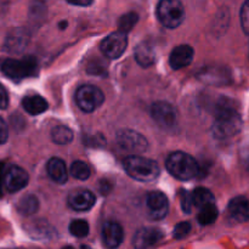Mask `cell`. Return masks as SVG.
<instances>
[{"instance_id": "obj_1", "label": "cell", "mask_w": 249, "mask_h": 249, "mask_svg": "<svg viewBox=\"0 0 249 249\" xmlns=\"http://www.w3.org/2000/svg\"><path fill=\"white\" fill-rule=\"evenodd\" d=\"M242 128V118L237 107L231 101H225L218 105L215 119L213 123L214 136L218 139H229L240 133Z\"/></svg>"}, {"instance_id": "obj_2", "label": "cell", "mask_w": 249, "mask_h": 249, "mask_svg": "<svg viewBox=\"0 0 249 249\" xmlns=\"http://www.w3.org/2000/svg\"><path fill=\"white\" fill-rule=\"evenodd\" d=\"M124 168L129 177L141 182H150L160 177V165L150 158L129 156L124 160Z\"/></svg>"}, {"instance_id": "obj_3", "label": "cell", "mask_w": 249, "mask_h": 249, "mask_svg": "<svg viewBox=\"0 0 249 249\" xmlns=\"http://www.w3.org/2000/svg\"><path fill=\"white\" fill-rule=\"evenodd\" d=\"M167 169L173 177L177 179L186 181L197 177L199 173V167L197 160L189 153L173 152L167 160Z\"/></svg>"}, {"instance_id": "obj_4", "label": "cell", "mask_w": 249, "mask_h": 249, "mask_svg": "<svg viewBox=\"0 0 249 249\" xmlns=\"http://www.w3.org/2000/svg\"><path fill=\"white\" fill-rule=\"evenodd\" d=\"M0 70L12 80H22L38 73V61L33 56H26L21 60L5 58L0 62Z\"/></svg>"}, {"instance_id": "obj_5", "label": "cell", "mask_w": 249, "mask_h": 249, "mask_svg": "<svg viewBox=\"0 0 249 249\" xmlns=\"http://www.w3.org/2000/svg\"><path fill=\"white\" fill-rule=\"evenodd\" d=\"M157 17L167 28H177L185 18L184 5L180 0H160L157 6Z\"/></svg>"}, {"instance_id": "obj_6", "label": "cell", "mask_w": 249, "mask_h": 249, "mask_svg": "<svg viewBox=\"0 0 249 249\" xmlns=\"http://www.w3.org/2000/svg\"><path fill=\"white\" fill-rule=\"evenodd\" d=\"M104 92L95 85L85 84L78 88L75 92V101L82 111L90 113L99 108L104 102Z\"/></svg>"}, {"instance_id": "obj_7", "label": "cell", "mask_w": 249, "mask_h": 249, "mask_svg": "<svg viewBox=\"0 0 249 249\" xmlns=\"http://www.w3.org/2000/svg\"><path fill=\"white\" fill-rule=\"evenodd\" d=\"M128 45V38H126L125 32L118 31L116 33H112L104 39L101 43L102 53L108 58H118L123 55Z\"/></svg>"}, {"instance_id": "obj_8", "label": "cell", "mask_w": 249, "mask_h": 249, "mask_svg": "<svg viewBox=\"0 0 249 249\" xmlns=\"http://www.w3.org/2000/svg\"><path fill=\"white\" fill-rule=\"evenodd\" d=\"M29 177L23 168L18 165H9L2 175V185L11 194L19 191L28 184Z\"/></svg>"}, {"instance_id": "obj_9", "label": "cell", "mask_w": 249, "mask_h": 249, "mask_svg": "<svg viewBox=\"0 0 249 249\" xmlns=\"http://www.w3.org/2000/svg\"><path fill=\"white\" fill-rule=\"evenodd\" d=\"M146 208L151 219L160 220L167 216L169 211V202L164 194L160 191H152L146 197Z\"/></svg>"}, {"instance_id": "obj_10", "label": "cell", "mask_w": 249, "mask_h": 249, "mask_svg": "<svg viewBox=\"0 0 249 249\" xmlns=\"http://www.w3.org/2000/svg\"><path fill=\"white\" fill-rule=\"evenodd\" d=\"M151 114L156 123L162 128H172L177 124L178 113L177 109L168 102H156L151 108Z\"/></svg>"}, {"instance_id": "obj_11", "label": "cell", "mask_w": 249, "mask_h": 249, "mask_svg": "<svg viewBox=\"0 0 249 249\" xmlns=\"http://www.w3.org/2000/svg\"><path fill=\"white\" fill-rule=\"evenodd\" d=\"M117 143L123 150L131 151V152H142L147 148L148 143L145 136L134 130H121L117 134Z\"/></svg>"}, {"instance_id": "obj_12", "label": "cell", "mask_w": 249, "mask_h": 249, "mask_svg": "<svg viewBox=\"0 0 249 249\" xmlns=\"http://www.w3.org/2000/svg\"><path fill=\"white\" fill-rule=\"evenodd\" d=\"M68 206L77 212H87L95 204V196L91 191L84 189L73 190L68 195Z\"/></svg>"}, {"instance_id": "obj_13", "label": "cell", "mask_w": 249, "mask_h": 249, "mask_svg": "<svg viewBox=\"0 0 249 249\" xmlns=\"http://www.w3.org/2000/svg\"><path fill=\"white\" fill-rule=\"evenodd\" d=\"M163 238V232L160 229H153V228H146L141 229L134 236L133 245L136 248L142 249L152 247V246L157 245L160 240Z\"/></svg>"}, {"instance_id": "obj_14", "label": "cell", "mask_w": 249, "mask_h": 249, "mask_svg": "<svg viewBox=\"0 0 249 249\" xmlns=\"http://www.w3.org/2000/svg\"><path fill=\"white\" fill-rule=\"evenodd\" d=\"M124 232L122 226L116 221H108L102 228V240L106 247L117 248L123 242Z\"/></svg>"}, {"instance_id": "obj_15", "label": "cell", "mask_w": 249, "mask_h": 249, "mask_svg": "<svg viewBox=\"0 0 249 249\" xmlns=\"http://www.w3.org/2000/svg\"><path fill=\"white\" fill-rule=\"evenodd\" d=\"M194 49L190 45L177 46L172 51L169 57V62L173 70H180V68L189 66L192 62V60H194Z\"/></svg>"}, {"instance_id": "obj_16", "label": "cell", "mask_w": 249, "mask_h": 249, "mask_svg": "<svg viewBox=\"0 0 249 249\" xmlns=\"http://www.w3.org/2000/svg\"><path fill=\"white\" fill-rule=\"evenodd\" d=\"M229 213L240 223L249 221V199L243 196L235 197L229 203Z\"/></svg>"}, {"instance_id": "obj_17", "label": "cell", "mask_w": 249, "mask_h": 249, "mask_svg": "<svg viewBox=\"0 0 249 249\" xmlns=\"http://www.w3.org/2000/svg\"><path fill=\"white\" fill-rule=\"evenodd\" d=\"M46 170L49 177L57 184H65L67 181V168L65 162L60 158H51L46 164Z\"/></svg>"}, {"instance_id": "obj_18", "label": "cell", "mask_w": 249, "mask_h": 249, "mask_svg": "<svg viewBox=\"0 0 249 249\" xmlns=\"http://www.w3.org/2000/svg\"><path fill=\"white\" fill-rule=\"evenodd\" d=\"M22 106L32 116H36L48 109V102L39 95H29L22 100Z\"/></svg>"}, {"instance_id": "obj_19", "label": "cell", "mask_w": 249, "mask_h": 249, "mask_svg": "<svg viewBox=\"0 0 249 249\" xmlns=\"http://www.w3.org/2000/svg\"><path fill=\"white\" fill-rule=\"evenodd\" d=\"M155 50L147 43H141L135 50V60L142 67H150L155 62Z\"/></svg>"}, {"instance_id": "obj_20", "label": "cell", "mask_w": 249, "mask_h": 249, "mask_svg": "<svg viewBox=\"0 0 249 249\" xmlns=\"http://www.w3.org/2000/svg\"><path fill=\"white\" fill-rule=\"evenodd\" d=\"M198 215H197V219H198V223L201 225H211L218 218V208L215 207L214 203H209L207 206H203L202 208H199Z\"/></svg>"}, {"instance_id": "obj_21", "label": "cell", "mask_w": 249, "mask_h": 249, "mask_svg": "<svg viewBox=\"0 0 249 249\" xmlns=\"http://www.w3.org/2000/svg\"><path fill=\"white\" fill-rule=\"evenodd\" d=\"M51 138L53 142L58 145H67L73 140V131L68 126L57 125L51 131Z\"/></svg>"}, {"instance_id": "obj_22", "label": "cell", "mask_w": 249, "mask_h": 249, "mask_svg": "<svg viewBox=\"0 0 249 249\" xmlns=\"http://www.w3.org/2000/svg\"><path fill=\"white\" fill-rule=\"evenodd\" d=\"M192 201H194L195 206L202 208V207L207 206V204L214 203V196L206 187H197L192 192Z\"/></svg>"}, {"instance_id": "obj_23", "label": "cell", "mask_w": 249, "mask_h": 249, "mask_svg": "<svg viewBox=\"0 0 249 249\" xmlns=\"http://www.w3.org/2000/svg\"><path fill=\"white\" fill-rule=\"evenodd\" d=\"M17 208H18L19 213L23 214V215H32L38 211L39 202L36 197L28 195V196H24L23 198H21Z\"/></svg>"}, {"instance_id": "obj_24", "label": "cell", "mask_w": 249, "mask_h": 249, "mask_svg": "<svg viewBox=\"0 0 249 249\" xmlns=\"http://www.w3.org/2000/svg\"><path fill=\"white\" fill-rule=\"evenodd\" d=\"M71 174L78 180H87L89 179L91 170L90 167L85 162L82 160H75L72 165H71Z\"/></svg>"}, {"instance_id": "obj_25", "label": "cell", "mask_w": 249, "mask_h": 249, "mask_svg": "<svg viewBox=\"0 0 249 249\" xmlns=\"http://www.w3.org/2000/svg\"><path fill=\"white\" fill-rule=\"evenodd\" d=\"M70 232L72 233L74 237H87V236L89 235V224L85 220H82V219H75V220L71 221Z\"/></svg>"}, {"instance_id": "obj_26", "label": "cell", "mask_w": 249, "mask_h": 249, "mask_svg": "<svg viewBox=\"0 0 249 249\" xmlns=\"http://www.w3.org/2000/svg\"><path fill=\"white\" fill-rule=\"evenodd\" d=\"M136 22H138V15L135 12H129V14L124 15L119 19V31L126 33L135 26Z\"/></svg>"}, {"instance_id": "obj_27", "label": "cell", "mask_w": 249, "mask_h": 249, "mask_svg": "<svg viewBox=\"0 0 249 249\" xmlns=\"http://www.w3.org/2000/svg\"><path fill=\"white\" fill-rule=\"evenodd\" d=\"M241 24L245 33L249 36V0H246L241 9Z\"/></svg>"}, {"instance_id": "obj_28", "label": "cell", "mask_w": 249, "mask_h": 249, "mask_svg": "<svg viewBox=\"0 0 249 249\" xmlns=\"http://www.w3.org/2000/svg\"><path fill=\"white\" fill-rule=\"evenodd\" d=\"M180 199H181V208L185 213H190L192 206H194V201H192V195H190L186 190H181L180 191Z\"/></svg>"}, {"instance_id": "obj_29", "label": "cell", "mask_w": 249, "mask_h": 249, "mask_svg": "<svg viewBox=\"0 0 249 249\" xmlns=\"http://www.w3.org/2000/svg\"><path fill=\"white\" fill-rule=\"evenodd\" d=\"M191 231V224L190 223H180L175 226L174 229V237L177 240H181V238L186 237Z\"/></svg>"}, {"instance_id": "obj_30", "label": "cell", "mask_w": 249, "mask_h": 249, "mask_svg": "<svg viewBox=\"0 0 249 249\" xmlns=\"http://www.w3.org/2000/svg\"><path fill=\"white\" fill-rule=\"evenodd\" d=\"M9 106V95L6 89L0 84V109H5Z\"/></svg>"}, {"instance_id": "obj_31", "label": "cell", "mask_w": 249, "mask_h": 249, "mask_svg": "<svg viewBox=\"0 0 249 249\" xmlns=\"http://www.w3.org/2000/svg\"><path fill=\"white\" fill-rule=\"evenodd\" d=\"M9 138V129H7L6 123L0 118V145L5 143Z\"/></svg>"}, {"instance_id": "obj_32", "label": "cell", "mask_w": 249, "mask_h": 249, "mask_svg": "<svg viewBox=\"0 0 249 249\" xmlns=\"http://www.w3.org/2000/svg\"><path fill=\"white\" fill-rule=\"evenodd\" d=\"M67 1L72 5H77V6H89L94 0H67Z\"/></svg>"}]
</instances>
